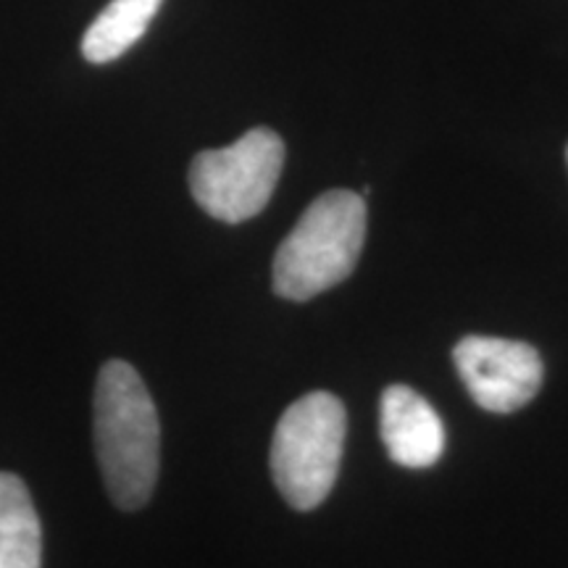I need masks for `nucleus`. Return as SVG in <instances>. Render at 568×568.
Listing matches in <instances>:
<instances>
[{
    "instance_id": "39448f33",
    "label": "nucleus",
    "mask_w": 568,
    "mask_h": 568,
    "mask_svg": "<svg viewBox=\"0 0 568 568\" xmlns=\"http://www.w3.org/2000/svg\"><path fill=\"white\" fill-rule=\"evenodd\" d=\"M468 395L489 414H514L531 403L542 387L545 366L535 347L518 339L468 335L453 347Z\"/></svg>"
},
{
    "instance_id": "6e6552de",
    "label": "nucleus",
    "mask_w": 568,
    "mask_h": 568,
    "mask_svg": "<svg viewBox=\"0 0 568 568\" xmlns=\"http://www.w3.org/2000/svg\"><path fill=\"white\" fill-rule=\"evenodd\" d=\"M163 0H111L82 38L90 63H109L124 55L148 32Z\"/></svg>"
},
{
    "instance_id": "f03ea898",
    "label": "nucleus",
    "mask_w": 568,
    "mask_h": 568,
    "mask_svg": "<svg viewBox=\"0 0 568 568\" xmlns=\"http://www.w3.org/2000/svg\"><path fill=\"white\" fill-rule=\"evenodd\" d=\"M366 243V201L353 190H329L305 209L274 255V293L305 303L343 284Z\"/></svg>"
},
{
    "instance_id": "0eeeda50",
    "label": "nucleus",
    "mask_w": 568,
    "mask_h": 568,
    "mask_svg": "<svg viewBox=\"0 0 568 568\" xmlns=\"http://www.w3.org/2000/svg\"><path fill=\"white\" fill-rule=\"evenodd\" d=\"M42 527L32 495L17 474L0 471V568H40Z\"/></svg>"
},
{
    "instance_id": "423d86ee",
    "label": "nucleus",
    "mask_w": 568,
    "mask_h": 568,
    "mask_svg": "<svg viewBox=\"0 0 568 568\" xmlns=\"http://www.w3.org/2000/svg\"><path fill=\"white\" fill-rule=\"evenodd\" d=\"M379 435L397 466L429 468L445 453L443 418L408 385H393L382 393Z\"/></svg>"
},
{
    "instance_id": "f257e3e1",
    "label": "nucleus",
    "mask_w": 568,
    "mask_h": 568,
    "mask_svg": "<svg viewBox=\"0 0 568 568\" xmlns=\"http://www.w3.org/2000/svg\"><path fill=\"white\" fill-rule=\"evenodd\" d=\"M92 437L103 485L122 510L151 500L161 468L159 410L126 361H105L92 397Z\"/></svg>"
},
{
    "instance_id": "20e7f679",
    "label": "nucleus",
    "mask_w": 568,
    "mask_h": 568,
    "mask_svg": "<svg viewBox=\"0 0 568 568\" xmlns=\"http://www.w3.org/2000/svg\"><path fill=\"white\" fill-rule=\"evenodd\" d=\"M282 166V138L268 126H255L232 145L195 155L190 193L209 216L224 224H243L272 201Z\"/></svg>"
},
{
    "instance_id": "7ed1b4c3",
    "label": "nucleus",
    "mask_w": 568,
    "mask_h": 568,
    "mask_svg": "<svg viewBox=\"0 0 568 568\" xmlns=\"http://www.w3.org/2000/svg\"><path fill=\"white\" fill-rule=\"evenodd\" d=\"M347 432L345 406L332 393H308L284 410L272 439V477L295 510H314L339 474Z\"/></svg>"
}]
</instances>
